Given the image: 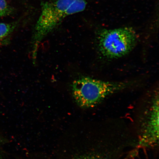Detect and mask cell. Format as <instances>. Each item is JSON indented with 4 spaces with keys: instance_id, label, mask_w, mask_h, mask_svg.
<instances>
[{
    "instance_id": "cell-5",
    "label": "cell",
    "mask_w": 159,
    "mask_h": 159,
    "mask_svg": "<svg viewBox=\"0 0 159 159\" xmlns=\"http://www.w3.org/2000/svg\"><path fill=\"white\" fill-rule=\"evenodd\" d=\"M19 21L11 23H0V43L4 41L18 26Z\"/></svg>"
},
{
    "instance_id": "cell-8",
    "label": "cell",
    "mask_w": 159,
    "mask_h": 159,
    "mask_svg": "<svg viewBox=\"0 0 159 159\" xmlns=\"http://www.w3.org/2000/svg\"></svg>"
},
{
    "instance_id": "cell-3",
    "label": "cell",
    "mask_w": 159,
    "mask_h": 159,
    "mask_svg": "<svg viewBox=\"0 0 159 159\" xmlns=\"http://www.w3.org/2000/svg\"><path fill=\"white\" fill-rule=\"evenodd\" d=\"M138 39L136 32L132 28L104 29L97 35L98 48L101 54L106 58L118 59L134 48Z\"/></svg>"
},
{
    "instance_id": "cell-7",
    "label": "cell",
    "mask_w": 159,
    "mask_h": 159,
    "mask_svg": "<svg viewBox=\"0 0 159 159\" xmlns=\"http://www.w3.org/2000/svg\"><path fill=\"white\" fill-rule=\"evenodd\" d=\"M73 159H107L101 155L97 154H90L81 155L76 157Z\"/></svg>"
},
{
    "instance_id": "cell-2",
    "label": "cell",
    "mask_w": 159,
    "mask_h": 159,
    "mask_svg": "<svg viewBox=\"0 0 159 159\" xmlns=\"http://www.w3.org/2000/svg\"><path fill=\"white\" fill-rule=\"evenodd\" d=\"M131 85L130 82H113L83 76L73 81L71 90L77 104L81 108H89Z\"/></svg>"
},
{
    "instance_id": "cell-1",
    "label": "cell",
    "mask_w": 159,
    "mask_h": 159,
    "mask_svg": "<svg viewBox=\"0 0 159 159\" xmlns=\"http://www.w3.org/2000/svg\"><path fill=\"white\" fill-rule=\"evenodd\" d=\"M75 0H52L41 3V11L34 30L31 41L33 62L36 59L42 41L65 18L76 13Z\"/></svg>"
},
{
    "instance_id": "cell-4",
    "label": "cell",
    "mask_w": 159,
    "mask_h": 159,
    "mask_svg": "<svg viewBox=\"0 0 159 159\" xmlns=\"http://www.w3.org/2000/svg\"><path fill=\"white\" fill-rule=\"evenodd\" d=\"M159 94L154 95L145 112L141 125L139 145L142 148H153L159 144Z\"/></svg>"
},
{
    "instance_id": "cell-6",
    "label": "cell",
    "mask_w": 159,
    "mask_h": 159,
    "mask_svg": "<svg viewBox=\"0 0 159 159\" xmlns=\"http://www.w3.org/2000/svg\"><path fill=\"white\" fill-rule=\"evenodd\" d=\"M15 10L6 0H0V17L13 14Z\"/></svg>"
}]
</instances>
